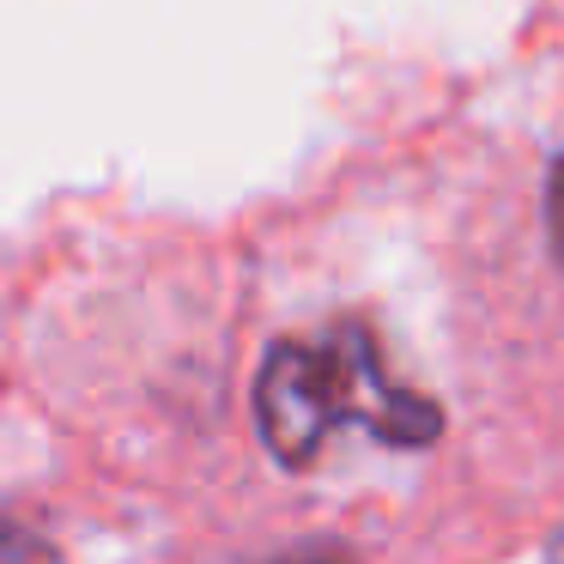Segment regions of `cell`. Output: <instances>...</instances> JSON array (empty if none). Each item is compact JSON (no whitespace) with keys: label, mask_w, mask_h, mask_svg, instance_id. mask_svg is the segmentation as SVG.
Returning <instances> with one entry per match:
<instances>
[{"label":"cell","mask_w":564,"mask_h":564,"mask_svg":"<svg viewBox=\"0 0 564 564\" xmlns=\"http://www.w3.org/2000/svg\"><path fill=\"white\" fill-rule=\"evenodd\" d=\"M256 425L280 467H310L316 449L346 425L419 449L443 431L437 401L401 389L382 365L365 322H340L310 340H280L256 377Z\"/></svg>","instance_id":"1"},{"label":"cell","mask_w":564,"mask_h":564,"mask_svg":"<svg viewBox=\"0 0 564 564\" xmlns=\"http://www.w3.org/2000/svg\"><path fill=\"white\" fill-rule=\"evenodd\" d=\"M0 564H55V552L37 534H25V528L0 522Z\"/></svg>","instance_id":"2"},{"label":"cell","mask_w":564,"mask_h":564,"mask_svg":"<svg viewBox=\"0 0 564 564\" xmlns=\"http://www.w3.org/2000/svg\"><path fill=\"white\" fill-rule=\"evenodd\" d=\"M546 231H552V256L564 268V159L552 164V183H546Z\"/></svg>","instance_id":"3"},{"label":"cell","mask_w":564,"mask_h":564,"mask_svg":"<svg viewBox=\"0 0 564 564\" xmlns=\"http://www.w3.org/2000/svg\"><path fill=\"white\" fill-rule=\"evenodd\" d=\"M546 558H552V564H564V528H558V534H552V546H546Z\"/></svg>","instance_id":"4"}]
</instances>
